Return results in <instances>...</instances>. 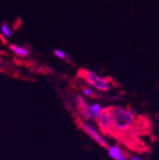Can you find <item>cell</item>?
<instances>
[{"mask_svg":"<svg viewBox=\"0 0 159 160\" xmlns=\"http://www.w3.org/2000/svg\"><path fill=\"white\" fill-rule=\"evenodd\" d=\"M112 120L111 136L116 138L129 149L143 152L149 148L140 140V136L150 134L152 123L146 115H138L130 106H110Z\"/></svg>","mask_w":159,"mask_h":160,"instance_id":"cell-1","label":"cell"},{"mask_svg":"<svg viewBox=\"0 0 159 160\" xmlns=\"http://www.w3.org/2000/svg\"><path fill=\"white\" fill-rule=\"evenodd\" d=\"M78 76L82 78L85 82H87L89 85L92 86L98 91L108 92L110 90V80L109 77H100L97 75L95 72L86 70V69H80L78 71Z\"/></svg>","mask_w":159,"mask_h":160,"instance_id":"cell-2","label":"cell"},{"mask_svg":"<svg viewBox=\"0 0 159 160\" xmlns=\"http://www.w3.org/2000/svg\"><path fill=\"white\" fill-rule=\"evenodd\" d=\"M96 122L99 126L101 132L104 135L111 136L112 132V120L111 115V108L106 107L102 109L99 112V115L96 119Z\"/></svg>","mask_w":159,"mask_h":160,"instance_id":"cell-3","label":"cell"},{"mask_svg":"<svg viewBox=\"0 0 159 160\" xmlns=\"http://www.w3.org/2000/svg\"><path fill=\"white\" fill-rule=\"evenodd\" d=\"M76 122H77L78 126L80 127L81 129H83V131H84L87 134H89L93 140H95V141L97 142V144H99L100 146H102V147H104V148H106V149H109V148H110V146L107 144V142L104 140V138L93 129V127H92L89 122H87V123L82 122L79 117L76 118Z\"/></svg>","mask_w":159,"mask_h":160,"instance_id":"cell-4","label":"cell"},{"mask_svg":"<svg viewBox=\"0 0 159 160\" xmlns=\"http://www.w3.org/2000/svg\"><path fill=\"white\" fill-rule=\"evenodd\" d=\"M76 101H77V109H78L79 113H80V115L82 116V118L85 121H89L91 119V115H90L89 105L87 101L81 95H77Z\"/></svg>","mask_w":159,"mask_h":160,"instance_id":"cell-5","label":"cell"},{"mask_svg":"<svg viewBox=\"0 0 159 160\" xmlns=\"http://www.w3.org/2000/svg\"><path fill=\"white\" fill-rule=\"evenodd\" d=\"M109 154L114 160H129L130 154L124 152L119 146H112L109 148Z\"/></svg>","mask_w":159,"mask_h":160,"instance_id":"cell-6","label":"cell"},{"mask_svg":"<svg viewBox=\"0 0 159 160\" xmlns=\"http://www.w3.org/2000/svg\"><path fill=\"white\" fill-rule=\"evenodd\" d=\"M10 50L19 57H27L30 52V49L28 47H19L14 44L10 45Z\"/></svg>","mask_w":159,"mask_h":160,"instance_id":"cell-7","label":"cell"},{"mask_svg":"<svg viewBox=\"0 0 159 160\" xmlns=\"http://www.w3.org/2000/svg\"><path fill=\"white\" fill-rule=\"evenodd\" d=\"M101 110H102V108H101V105L99 103H95V104H92V105L89 106L91 118H93L96 121V119H97V117L99 115V112H100Z\"/></svg>","mask_w":159,"mask_h":160,"instance_id":"cell-8","label":"cell"},{"mask_svg":"<svg viewBox=\"0 0 159 160\" xmlns=\"http://www.w3.org/2000/svg\"><path fill=\"white\" fill-rule=\"evenodd\" d=\"M1 31L3 32L4 35H6L7 37H12V30L10 29V25L7 21H4L1 25Z\"/></svg>","mask_w":159,"mask_h":160,"instance_id":"cell-9","label":"cell"},{"mask_svg":"<svg viewBox=\"0 0 159 160\" xmlns=\"http://www.w3.org/2000/svg\"><path fill=\"white\" fill-rule=\"evenodd\" d=\"M82 91H83V93L88 96V97H95V94L93 92V91H92L90 88H87V87H82Z\"/></svg>","mask_w":159,"mask_h":160,"instance_id":"cell-10","label":"cell"},{"mask_svg":"<svg viewBox=\"0 0 159 160\" xmlns=\"http://www.w3.org/2000/svg\"><path fill=\"white\" fill-rule=\"evenodd\" d=\"M53 52H54V54H55L56 57L60 58V59H67V58H68L67 55H66V53H65L63 51H60V50H54Z\"/></svg>","mask_w":159,"mask_h":160,"instance_id":"cell-11","label":"cell"},{"mask_svg":"<svg viewBox=\"0 0 159 160\" xmlns=\"http://www.w3.org/2000/svg\"><path fill=\"white\" fill-rule=\"evenodd\" d=\"M129 158H130L131 160H141V159L139 158L138 156H135V155H130V156H129Z\"/></svg>","mask_w":159,"mask_h":160,"instance_id":"cell-12","label":"cell"},{"mask_svg":"<svg viewBox=\"0 0 159 160\" xmlns=\"http://www.w3.org/2000/svg\"><path fill=\"white\" fill-rule=\"evenodd\" d=\"M0 40H2V41H3V43L4 44H7V41H6V39L4 38V36L3 35H1V34H0Z\"/></svg>","mask_w":159,"mask_h":160,"instance_id":"cell-13","label":"cell"},{"mask_svg":"<svg viewBox=\"0 0 159 160\" xmlns=\"http://www.w3.org/2000/svg\"><path fill=\"white\" fill-rule=\"evenodd\" d=\"M1 60H2V58H1V56H0V61H1Z\"/></svg>","mask_w":159,"mask_h":160,"instance_id":"cell-14","label":"cell"}]
</instances>
